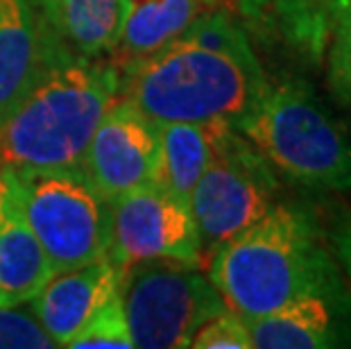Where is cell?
Returning <instances> with one entry per match:
<instances>
[{
	"label": "cell",
	"instance_id": "1",
	"mask_svg": "<svg viewBox=\"0 0 351 349\" xmlns=\"http://www.w3.org/2000/svg\"><path fill=\"white\" fill-rule=\"evenodd\" d=\"M265 86L247 32L220 7L156 53L118 69V98L154 125H236Z\"/></svg>",
	"mask_w": 351,
	"mask_h": 349
},
{
	"label": "cell",
	"instance_id": "2",
	"mask_svg": "<svg viewBox=\"0 0 351 349\" xmlns=\"http://www.w3.org/2000/svg\"><path fill=\"white\" fill-rule=\"evenodd\" d=\"M204 268L225 306L243 320L345 281L315 211L297 202H276L222 243Z\"/></svg>",
	"mask_w": 351,
	"mask_h": 349
},
{
	"label": "cell",
	"instance_id": "3",
	"mask_svg": "<svg viewBox=\"0 0 351 349\" xmlns=\"http://www.w3.org/2000/svg\"><path fill=\"white\" fill-rule=\"evenodd\" d=\"M118 98V69L66 57L0 121V168H80L95 128Z\"/></svg>",
	"mask_w": 351,
	"mask_h": 349
},
{
	"label": "cell",
	"instance_id": "4",
	"mask_svg": "<svg viewBox=\"0 0 351 349\" xmlns=\"http://www.w3.org/2000/svg\"><path fill=\"white\" fill-rule=\"evenodd\" d=\"M234 128L290 184L308 191H351V139L306 82H267Z\"/></svg>",
	"mask_w": 351,
	"mask_h": 349
},
{
	"label": "cell",
	"instance_id": "5",
	"mask_svg": "<svg viewBox=\"0 0 351 349\" xmlns=\"http://www.w3.org/2000/svg\"><path fill=\"white\" fill-rule=\"evenodd\" d=\"M14 175L25 218L46 250L55 274L107 256L111 204L84 170H14Z\"/></svg>",
	"mask_w": 351,
	"mask_h": 349
},
{
	"label": "cell",
	"instance_id": "6",
	"mask_svg": "<svg viewBox=\"0 0 351 349\" xmlns=\"http://www.w3.org/2000/svg\"><path fill=\"white\" fill-rule=\"evenodd\" d=\"M118 297L132 343L141 349L191 347L197 326L227 309L199 265L177 258L127 265L118 274Z\"/></svg>",
	"mask_w": 351,
	"mask_h": 349
},
{
	"label": "cell",
	"instance_id": "7",
	"mask_svg": "<svg viewBox=\"0 0 351 349\" xmlns=\"http://www.w3.org/2000/svg\"><path fill=\"white\" fill-rule=\"evenodd\" d=\"M279 180L234 125H225L213 157L191 193L189 206L199 236V265L222 243L247 229L276 204Z\"/></svg>",
	"mask_w": 351,
	"mask_h": 349
},
{
	"label": "cell",
	"instance_id": "8",
	"mask_svg": "<svg viewBox=\"0 0 351 349\" xmlns=\"http://www.w3.org/2000/svg\"><path fill=\"white\" fill-rule=\"evenodd\" d=\"M109 204L107 258L118 270L147 258H177L199 265V236L191 206L161 184H143Z\"/></svg>",
	"mask_w": 351,
	"mask_h": 349
},
{
	"label": "cell",
	"instance_id": "9",
	"mask_svg": "<svg viewBox=\"0 0 351 349\" xmlns=\"http://www.w3.org/2000/svg\"><path fill=\"white\" fill-rule=\"evenodd\" d=\"M159 166V128L136 107L116 98L88 143L82 170L104 200L154 182Z\"/></svg>",
	"mask_w": 351,
	"mask_h": 349
},
{
	"label": "cell",
	"instance_id": "10",
	"mask_svg": "<svg viewBox=\"0 0 351 349\" xmlns=\"http://www.w3.org/2000/svg\"><path fill=\"white\" fill-rule=\"evenodd\" d=\"M66 57L39 0H0V121Z\"/></svg>",
	"mask_w": 351,
	"mask_h": 349
},
{
	"label": "cell",
	"instance_id": "11",
	"mask_svg": "<svg viewBox=\"0 0 351 349\" xmlns=\"http://www.w3.org/2000/svg\"><path fill=\"white\" fill-rule=\"evenodd\" d=\"M247 322L252 347L333 349L351 347V288L342 281L306 293Z\"/></svg>",
	"mask_w": 351,
	"mask_h": 349
},
{
	"label": "cell",
	"instance_id": "12",
	"mask_svg": "<svg viewBox=\"0 0 351 349\" xmlns=\"http://www.w3.org/2000/svg\"><path fill=\"white\" fill-rule=\"evenodd\" d=\"M52 274L46 250L25 218L16 175L0 168V306L29 304Z\"/></svg>",
	"mask_w": 351,
	"mask_h": 349
},
{
	"label": "cell",
	"instance_id": "13",
	"mask_svg": "<svg viewBox=\"0 0 351 349\" xmlns=\"http://www.w3.org/2000/svg\"><path fill=\"white\" fill-rule=\"evenodd\" d=\"M118 274L121 270L107 256L75 270L57 272L29 306L52 340L66 347L88 317L118 295Z\"/></svg>",
	"mask_w": 351,
	"mask_h": 349
},
{
	"label": "cell",
	"instance_id": "14",
	"mask_svg": "<svg viewBox=\"0 0 351 349\" xmlns=\"http://www.w3.org/2000/svg\"><path fill=\"white\" fill-rule=\"evenodd\" d=\"M340 0H238V10L261 34L317 62L331 36Z\"/></svg>",
	"mask_w": 351,
	"mask_h": 349
},
{
	"label": "cell",
	"instance_id": "15",
	"mask_svg": "<svg viewBox=\"0 0 351 349\" xmlns=\"http://www.w3.org/2000/svg\"><path fill=\"white\" fill-rule=\"evenodd\" d=\"M215 7L218 0H127V16L111 64L123 69L156 53Z\"/></svg>",
	"mask_w": 351,
	"mask_h": 349
},
{
	"label": "cell",
	"instance_id": "16",
	"mask_svg": "<svg viewBox=\"0 0 351 349\" xmlns=\"http://www.w3.org/2000/svg\"><path fill=\"white\" fill-rule=\"evenodd\" d=\"M52 32L71 55L102 59L121 39L127 0H39Z\"/></svg>",
	"mask_w": 351,
	"mask_h": 349
},
{
	"label": "cell",
	"instance_id": "17",
	"mask_svg": "<svg viewBox=\"0 0 351 349\" xmlns=\"http://www.w3.org/2000/svg\"><path fill=\"white\" fill-rule=\"evenodd\" d=\"M231 123H168L159 128L154 182L189 204L191 193L213 157L220 132Z\"/></svg>",
	"mask_w": 351,
	"mask_h": 349
},
{
	"label": "cell",
	"instance_id": "18",
	"mask_svg": "<svg viewBox=\"0 0 351 349\" xmlns=\"http://www.w3.org/2000/svg\"><path fill=\"white\" fill-rule=\"evenodd\" d=\"M71 349H132V333L121 297H111L102 309L88 317V322L69 340Z\"/></svg>",
	"mask_w": 351,
	"mask_h": 349
},
{
	"label": "cell",
	"instance_id": "19",
	"mask_svg": "<svg viewBox=\"0 0 351 349\" xmlns=\"http://www.w3.org/2000/svg\"><path fill=\"white\" fill-rule=\"evenodd\" d=\"M326 80L333 95L351 107V0H342L328 36Z\"/></svg>",
	"mask_w": 351,
	"mask_h": 349
},
{
	"label": "cell",
	"instance_id": "20",
	"mask_svg": "<svg viewBox=\"0 0 351 349\" xmlns=\"http://www.w3.org/2000/svg\"><path fill=\"white\" fill-rule=\"evenodd\" d=\"M0 306V349H52L59 347L36 317L34 309Z\"/></svg>",
	"mask_w": 351,
	"mask_h": 349
},
{
	"label": "cell",
	"instance_id": "21",
	"mask_svg": "<svg viewBox=\"0 0 351 349\" xmlns=\"http://www.w3.org/2000/svg\"><path fill=\"white\" fill-rule=\"evenodd\" d=\"M191 347L195 349H252L247 322L231 309H222L197 326Z\"/></svg>",
	"mask_w": 351,
	"mask_h": 349
},
{
	"label": "cell",
	"instance_id": "22",
	"mask_svg": "<svg viewBox=\"0 0 351 349\" xmlns=\"http://www.w3.org/2000/svg\"><path fill=\"white\" fill-rule=\"evenodd\" d=\"M333 252L335 258L340 261L342 270H345L347 279H349V288H351V211L342 218V222L335 227L333 234Z\"/></svg>",
	"mask_w": 351,
	"mask_h": 349
},
{
	"label": "cell",
	"instance_id": "23",
	"mask_svg": "<svg viewBox=\"0 0 351 349\" xmlns=\"http://www.w3.org/2000/svg\"><path fill=\"white\" fill-rule=\"evenodd\" d=\"M340 3H342V0H340ZM338 7H340V5H338Z\"/></svg>",
	"mask_w": 351,
	"mask_h": 349
}]
</instances>
